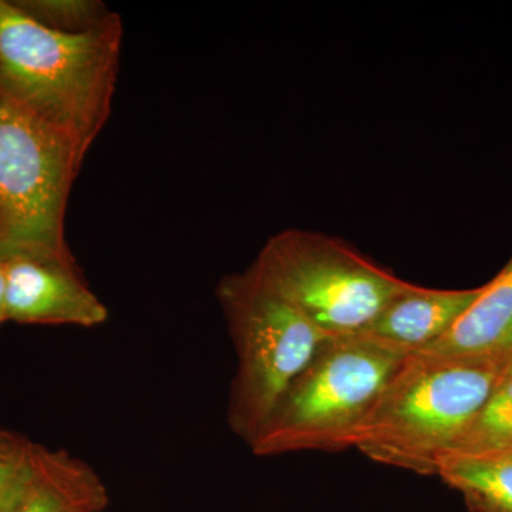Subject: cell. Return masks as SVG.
I'll list each match as a JSON object with an SVG mask.
<instances>
[{
	"label": "cell",
	"instance_id": "obj_1",
	"mask_svg": "<svg viewBox=\"0 0 512 512\" xmlns=\"http://www.w3.org/2000/svg\"><path fill=\"white\" fill-rule=\"evenodd\" d=\"M121 40L114 13L97 28L67 33L0 0V89L84 160L110 116Z\"/></svg>",
	"mask_w": 512,
	"mask_h": 512
},
{
	"label": "cell",
	"instance_id": "obj_2",
	"mask_svg": "<svg viewBox=\"0 0 512 512\" xmlns=\"http://www.w3.org/2000/svg\"><path fill=\"white\" fill-rule=\"evenodd\" d=\"M510 359L407 356L357 433L370 460L421 476L437 464L507 373Z\"/></svg>",
	"mask_w": 512,
	"mask_h": 512
},
{
	"label": "cell",
	"instance_id": "obj_3",
	"mask_svg": "<svg viewBox=\"0 0 512 512\" xmlns=\"http://www.w3.org/2000/svg\"><path fill=\"white\" fill-rule=\"evenodd\" d=\"M406 357L365 333L326 338L249 444L252 453L355 447L360 427Z\"/></svg>",
	"mask_w": 512,
	"mask_h": 512
},
{
	"label": "cell",
	"instance_id": "obj_4",
	"mask_svg": "<svg viewBox=\"0 0 512 512\" xmlns=\"http://www.w3.org/2000/svg\"><path fill=\"white\" fill-rule=\"evenodd\" d=\"M217 296L238 360L228 424L249 446L328 336L252 266L222 279Z\"/></svg>",
	"mask_w": 512,
	"mask_h": 512
},
{
	"label": "cell",
	"instance_id": "obj_5",
	"mask_svg": "<svg viewBox=\"0 0 512 512\" xmlns=\"http://www.w3.org/2000/svg\"><path fill=\"white\" fill-rule=\"evenodd\" d=\"M251 266L328 338L362 332L410 285L340 239L302 229L269 239Z\"/></svg>",
	"mask_w": 512,
	"mask_h": 512
},
{
	"label": "cell",
	"instance_id": "obj_6",
	"mask_svg": "<svg viewBox=\"0 0 512 512\" xmlns=\"http://www.w3.org/2000/svg\"><path fill=\"white\" fill-rule=\"evenodd\" d=\"M82 164L62 136L0 89V256L33 252L74 259L64 221Z\"/></svg>",
	"mask_w": 512,
	"mask_h": 512
},
{
	"label": "cell",
	"instance_id": "obj_7",
	"mask_svg": "<svg viewBox=\"0 0 512 512\" xmlns=\"http://www.w3.org/2000/svg\"><path fill=\"white\" fill-rule=\"evenodd\" d=\"M2 258L9 322L94 328L109 318V311L83 281L74 259L33 252Z\"/></svg>",
	"mask_w": 512,
	"mask_h": 512
},
{
	"label": "cell",
	"instance_id": "obj_8",
	"mask_svg": "<svg viewBox=\"0 0 512 512\" xmlns=\"http://www.w3.org/2000/svg\"><path fill=\"white\" fill-rule=\"evenodd\" d=\"M480 292L481 288L450 291L410 284L360 333L413 355L446 335Z\"/></svg>",
	"mask_w": 512,
	"mask_h": 512
},
{
	"label": "cell",
	"instance_id": "obj_9",
	"mask_svg": "<svg viewBox=\"0 0 512 512\" xmlns=\"http://www.w3.org/2000/svg\"><path fill=\"white\" fill-rule=\"evenodd\" d=\"M413 356L512 360V256L493 281L481 286L453 328Z\"/></svg>",
	"mask_w": 512,
	"mask_h": 512
},
{
	"label": "cell",
	"instance_id": "obj_10",
	"mask_svg": "<svg viewBox=\"0 0 512 512\" xmlns=\"http://www.w3.org/2000/svg\"><path fill=\"white\" fill-rule=\"evenodd\" d=\"M106 501V488L89 464L35 444L28 478L9 512H101Z\"/></svg>",
	"mask_w": 512,
	"mask_h": 512
},
{
	"label": "cell",
	"instance_id": "obj_11",
	"mask_svg": "<svg viewBox=\"0 0 512 512\" xmlns=\"http://www.w3.org/2000/svg\"><path fill=\"white\" fill-rule=\"evenodd\" d=\"M436 476L463 495L473 512H512V454L444 456Z\"/></svg>",
	"mask_w": 512,
	"mask_h": 512
},
{
	"label": "cell",
	"instance_id": "obj_12",
	"mask_svg": "<svg viewBox=\"0 0 512 512\" xmlns=\"http://www.w3.org/2000/svg\"><path fill=\"white\" fill-rule=\"evenodd\" d=\"M512 450V372L505 373L444 456H494ZM443 456V457H444Z\"/></svg>",
	"mask_w": 512,
	"mask_h": 512
},
{
	"label": "cell",
	"instance_id": "obj_13",
	"mask_svg": "<svg viewBox=\"0 0 512 512\" xmlns=\"http://www.w3.org/2000/svg\"><path fill=\"white\" fill-rule=\"evenodd\" d=\"M15 3L47 28L67 33L87 32L113 15L103 3L94 0H18Z\"/></svg>",
	"mask_w": 512,
	"mask_h": 512
},
{
	"label": "cell",
	"instance_id": "obj_14",
	"mask_svg": "<svg viewBox=\"0 0 512 512\" xmlns=\"http://www.w3.org/2000/svg\"><path fill=\"white\" fill-rule=\"evenodd\" d=\"M33 441L0 429V512H9L18 500L32 464Z\"/></svg>",
	"mask_w": 512,
	"mask_h": 512
},
{
	"label": "cell",
	"instance_id": "obj_15",
	"mask_svg": "<svg viewBox=\"0 0 512 512\" xmlns=\"http://www.w3.org/2000/svg\"><path fill=\"white\" fill-rule=\"evenodd\" d=\"M9 322L8 309H6V264L0 256V326Z\"/></svg>",
	"mask_w": 512,
	"mask_h": 512
},
{
	"label": "cell",
	"instance_id": "obj_16",
	"mask_svg": "<svg viewBox=\"0 0 512 512\" xmlns=\"http://www.w3.org/2000/svg\"><path fill=\"white\" fill-rule=\"evenodd\" d=\"M3 241H5V228H3L2 218H0V247H2Z\"/></svg>",
	"mask_w": 512,
	"mask_h": 512
},
{
	"label": "cell",
	"instance_id": "obj_17",
	"mask_svg": "<svg viewBox=\"0 0 512 512\" xmlns=\"http://www.w3.org/2000/svg\"><path fill=\"white\" fill-rule=\"evenodd\" d=\"M511 372H512V360H511L510 366H508V370H507V373H511Z\"/></svg>",
	"mask_w": 512,
	"mask_h": 512
},
{
	"label": "cell",
	"instance_id": "obj_18",
	"mask_svg": "<svg viewBox=\"0 0 512 512\" xmlns=\"http://www.w3.org/2000/svg\"><path fill=\"white\" fill-rule=\"evenodd\" d=\"M504 454H512V450L508 451V453H504Z\"/></svg>",
	"mask_w": 512,
	"mask_h": 512
}]
</instances>
